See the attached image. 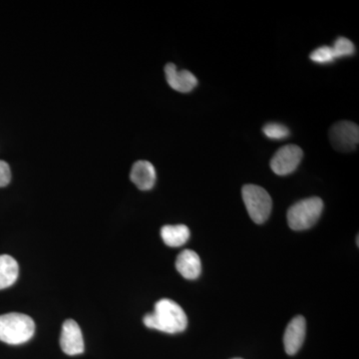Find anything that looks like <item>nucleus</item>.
Masks as SVG:
<instances>
[{
	"mask_svg": "<svg viewBox=\"0 0 359 359\" xmlns=\"http://www.w3.org/2000/svg\"><path fill=\"white\" fill-rule=\"evenodd\" d=\"M330 139L335 150L340 152H351L358 145V125L349 121L335 123L330 128Z\"/></svg>",
	"mask_w": 359,
	"mask_h": 359,
	"instance_id": "obj_5",
	"label": "nucleus"
},
{
	"mask_svg": "<svg viewBox=\"0 0 359 359\" xmlns=\"http://www.w3.org/2000/svg\"><path fill=\"white\" fill-rule=\"evenodd\" d=\"M165 75L169 86L181 93H188L198 85L197 78L193 73L188 70L178 71L173 63H168L165 67Z\"/></svg>",
	"mask_w": 359,
	"mask_h": 359,
	"instance_id": "obj_9",
	"label": "nucleus"
},
{
	"mask_svg": "<svg viewBox=\"0 0 359 359\" xmlns=\"http://www.w3.org/2000/svg\"><path fill=\"white\" fill-rule=\"evenodd\" d=\"M334 51L335 58L346 57V56L353 55L355 52V47L351 40L346 37H339L334 41V46L332 47Z\"/></svg>",
	"mask_w": 359,
	"mask_h": 359,
	"instance_id": "obj_14",
	"label": "nucleus"
},
{
	"mask_svg": "<svg viewBox=\"0 0 359 359\" xmlns=\"http://www.w3.org/2000/svg\"><path fill=\"white\" fill-rule=\"evenodd\" d=\"M60 346L67 355H79L84 353V339L76 321L68 320L62 325Z\"/></svg>",
	"mask_w": 359,
	"mask_h": 359,
	"instance_id": "obj_7",
	"label": "nucleus"
},
{
	"mask_svg": "<svg viewBox=\"0 0 359 359\" xmlns=\"http://www.w3.org/2000/svg\"><path fill=\"white\" fill-rule=\"evenodd\" d=\"M155 167L148 161H138L132 167L130 179L141 191L151 190L155 186Z\"/></svg>",
	"mask_w": 359,
	"mask_h": 359,
	"instance_id": "obj_10",
	"label": "nucleus"
},
{
	"mask_svg": "<svg viewBox=\"0 0 359 359\" xmlns=\"http://www.w3.org/2000/svg\"><path fill=\"white\" fill-rule=\"evenodd\" d=\"M233 359H242V358H233Z\"/></svg>",
	"mask_w": 359,
	"mask_h": 359,
	"instance_id": "obj_18",
	"label": "nucleus"
},
{
	"mask_svg": "<svg viewBox=\"0 0 359 359\" xmlns=\"http://www.w3.org/2000/svg\"><path fill=\"white\" fill-rule=\"evenodd\" d=\"M11 172L8 164L4 161H0V188L11 183Z\"/></svg>",
	"mask_w": 359,
	"mask_h": 359,
	"instance_id": "obj_17",
	"label": "nucleus"
},
{
	"mask_svg": "<svg viewBox=\"0 0 359 359\" xmlns=\"http://www.w3.org/2000/svg\"><path fill=\"white\" fill-rule=\"evenodd\" d=\"M242 196L250 218L256 224H264L269 219L273 208L269 194L262 187L245 185L243 187Z\"/></svg>",
	"mask_w": 359,
	"mask_h": 359,
	"instance_id": "obj_4",
	"label": "nucleus"
},
{
	"mask_svg": "<svg viewBox=\"0 0 359 359\" xmlns=\"http://www.w3.org/2000/svg\"><path fill=\"white\" fill-rule=\"evenodd\" d=\"M176 269L187 280H196L202 271L200 257L194 250H183L177 257Z\"/></svg>",
	"mask_w": 359,
	"mask_h": 359,
	"instance_id": "obj_11",
	"label": "nucleus"
},
{
	"mask_svg": "<svg viewBox=\"0 0 359 359\" xmlns=\"http://www.w3.org/2000/svg\"><path fill=\"white\" fill-rule=\"evenodd\" d=\"M144 325L151 330H159L166 334H179L188 325L185 311L172 299H160L155 304L152 313L144 316Z\"/></svg>",
	"mask_w": 359,
	"mask_h": 359,
	"instance_id": "obj_1",
	"label": "nucleus"
},
{
	"mask_svg": "<svg viewBox=\"0 0 359 359\" xmlns=\"http://www.w3.org/2000/svg\"><path fill=\"white\" fill-rule=\"evenodd\" d=\"M309 58L318 65H327V63H332L335 59L332 46L318 47L316 50L311 52Z\"/></svg>",
	"mask_w": 359,
	"mask_h": 359,
	"instance_id": "obj_16",
	"label": "nucleus"
},
{
	"mask_svg": "<svg viewBox=\"0 0 359 359\" xmlns=\"http://www.w3.org/2000/svg\"><path fill=\"white\" fill-rule=\"evenodd\" d=\"M304 152L299 146L287 145L278 149L271 160V168L278 176L294 173L299 167Z\"/></svg>",
	"mask_w": 359,
	"mask_h": 359,
	"instance_id": "obj_6",
	"label": "nucleus"
},
{
	"mask_svg": "<svg viewBox=\"0 0 359 359\" xmlns=\"http://www.w3.org/2000/svg\"><path fill=\"white\" fill-rule=\"evenodd\" d=\"M34 332V321L26 314L13 313L0 316V340L7 344H25Z\"/></svg>",
	"mask_w": 359,
	"mask_h": 359,
	"instance_id": "obj_2",
	"label": "nucleus"
},
{
	"mask_svg": "<svg viewBox=\"0 0 359 359\" xmlns=\"http://www.w3.org/2000/svg\"><path fill=\"white\" fill-rule=\"evenodd\" d=\"M306 323L304 316H297L292 318L283 335L285 353L289 355H294L301 349L306 339Z\"/></svg>",
	"mask_w": 359,
	"mask_h": 359,
	"instance_id": "obj_8",
	"label": "nucleus"
},
{
	"mask_svg": "<svg viewBox=\"0 0 359 359\" xmlns=\"http://www.w3.org/2000/svg\"><path fill=\"white\" fill-rule=\"evenodd\" d=\"M20 273L18 262L8 255L0 256V290L11 287Z\"/></svg>",
	"mask_w": 359,
	"mask_h": 359,
	"instance_id": "obj_13",
	"label": "nucleus"
},
{
	"mask_svg": "<svg viewBox=\"0 0 359 359\" xmlns=\"http://www.w3.org/2000/svg\"><path fill=\"white\" fill-rule=\"evenodd\" d=\"M323 210L320 198L311 197L299 201L287 211V223L294 231L309 230L320 219Z\"/></svg>",
	"mask_w": 359,
	"mask_h": 359,
	"instance_id": "obj_3",
	"label": "nucleus"
},
{
	"mask_svg": "<svg viewBox=\"0 0 359 359\" xmlns=\"http://www.w3.org/2000/svg\"><path fill=\"white\" fill-rule=\"evenodd\" d=\"M263 132L271 140H283L290 136V130L285 125L278 123H269L264 125Z\"/></svg>",
	"mask_w": 359,
	"mask_h": 359,
	"instance_id": "obj_15",
	"label": "nucleus"
},
{
	"mask_svg": "<svg viewBox=\"0 0 359 359\" xmlns=\"http://www.w3.org/2000/svg\"><path fill=\"white\" fill-rule=\"evenodd\" d=\"M161 237L169 247L178 248L188 242L190 238V230L185 224H168L161 229Z\"/></svg>",
	"mask_w": 359,
	"mask_h": 359,
	"instance_id": "obj_12",
	"label": "nucleus"
}]
</instances>
